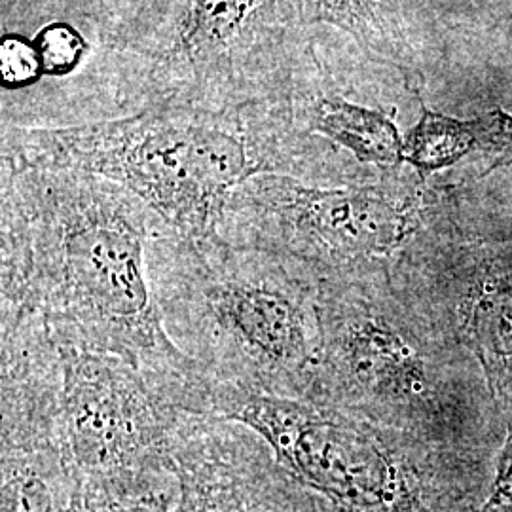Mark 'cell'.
Wrapping results in <instances>:
<instances>
[{"label":"cell","mask_w":512,"mask_h":512,"mask_svg":"<svg viewBox=\"0 0 512 512\" xmlns=\"http://www.w3.org/2000/svg\"><path fill=\"white\" fill-rule=\"evenodd\" d=\"M421 183L401 169L378 183L344 186L258 175L230 198L219 236L296 260L321 277L391 266L423 224Z\"/></svg>","instance_id":"obj_7"},{"label":"cell","mask_w":512,"mask_h":512,"mask_svg":"<svg viewBox=\"0 0 512 512\" xmlns=\"http://www.w3.org/2000/svg\"><path fill=\"white\" fill-rule=\"evenodd\" d=\"M0 512H76L80 476L57 423V349L42 336L0 340Z\"/></svg>","instance_id":"obj_10"},{"label":"cell","mask_w":512,"mask_h":512,"mask_svg":"<svg viewBox=\"0 0 512 512\" xmlns=\"http://www.w3.org/2000/svg\"><path fill=\"white\" fill-rule=\"evenodd\" d=\"M165 220L122 184L76 169L0 167V329L37 321L147 374L188 414L209 384L165 332L148 251Z\"/></svg>","instance_id":"obj_1"},{"label":"cell","mask_w":512,"mask_h":512,"mask_svg":"<svg viewBox=\"0 0 512 512\" xmlns=\"http://www.w3.org/2000/svg\"><path fill=\"white\" fill-rule=\"evenodd\" d=\"M0 167L76 169L122 184L190 241L219 236L226 205L258 175L338 186L340 148L293 120L287 99L226 109L150 107L67 128H0Z\"/></svg>","instance_id":"obj_2"},{"label":"cell","mask_w":512,"mask_h":512,"mask_svg":"<svg viewBox=\"0 0 512 512\" xmlns=\"http://www.w3.org/2000/svg\"><path fill=\"white\" fill-rule=\"evenodd\" d=\"M179 480L173 469L80 480L76 512H173Z\"/></svg>","instance_id":"obj_15"},{"label":"cell","mask_w":512,"mask_h":512,"mask_svg":"<svg viewBox=\"0 0 512 512\" xmlns=\"http://www.w3.org/2000/svg\"><path fill=\"white\" fill-rule=\"evenodd\" d=\"M48 332L59 435L80 480L173 469V439L188 412L128 361Z\"/></svg>","instance_id":"obj_8"},{"label":"cell","mask_w":512,"mask_h":512,"mask_svg":"<svg viewBox=\"0 0 512 512\" xmlns=\"http://www.w3.org/2000/svg\"><path fill=\"white\" fill-rule=\"evenodd\" d=\"M2 21L33 29L2 27L27 38L40 65L37 90L0 112L2 126L67 128L120 116L124 57L107 44L97 0H2Z\"/></svg>","instance_id":"obj_9"},{"label":"cell","mask_w":512,"mask_h":512,"mask_svg":"<svg viewBox=\"0 0 512 512\" xmlns=\"http://www.w3.org/2000/svg\"><path fill=\"white\" fill-rule=\"evenodd\" d=\"M287 105L300 128L346 150L357 164L374 165L382 173L403 167L404 137L395 120L334 90L311 37L294 67Z\"/></svg>","instance_id":"obj_12"},{"label":"cell","mask_w":512,"mask_h":512,"mask_svg":"<svg viewBox=\"0 0 512 512\" xmlns=\"http://www.w3.org/2000/svg\"><path fill=\"white\" fill-rule=\"evenodd\" d=\"M421 116L404 137V164L421 179L458 164L476 148L503 150L512 143V116L501 109L473 120H459L431 110L418 95Z\"/></svg>","instance_id":"obj_13"},{"label":"cell","mask_w":512,"mask_h":512,"mask_svg":"<svg viewBox=\"0 0 512 512\" xmlns=\"http://www.w3.org/2000/svg\"><path fill=\"white\" fill-rule=\"evenodd\" d=\"M148 270L169 338L209 387L304 401L321 353L319 283L308 266L164 228Z\"/></svg>","instance_id":"obj_3"},{"label":"cell","mask_w":512,"mask_h":512,"mask_svg":"<svg viewBox=\"0 0 512 512\" xmlns=\"http://www.w3.org/2000/svg\"><path fill=\"white\" fill-rule=\"evenodd\" d=\"M205 414L241 423L342 512H463L433 442L321 404L209 387Z\"/></svg>","instance_id":"obj_4"},{"label":"cell","mask_w":512,"mask_h":512,"mask_svg":"<svg viewBox=\"0 0 512 512\" xmlns=\"http://www.w3.org/2000/svg\"><path fill=\"white\" fill-rule=\"evenodd\" d=\"M478 512H512V431L499 452L492 486Z\"/></svg>","instance_id":"obj_18"},{"label":"cell","mask_w":512,"mask_h":512,"mask_svg":"<svg viewBox=\"0 0 512 512\" xmlns=\"http://www.w3.org/2000/svg\"><path fill=\"white\" fill-rule=\"evenodd\" d=\"M188 0H97L107 44L124 55L154 37Z\"/></svg>","instance_id":"obj_17"},{"label":"cell","mask_w":512,"mask_h":512,"mask_svg":"<svg viewBox=\"0 0 512 512\" xmlns=\"http://www.w3.org/2000/svg\"><path fill=\"white\" fill-rule=\"evenodd\" d=\"M308 27L330 25L348 33L365 52L403 65L401 37L385 23L378 0H304Z\"/></svg>","instance_id":"obj_16"},{"label":"cell","mask_w":512,"mask_h":512,"mask_svg":"<svg viewBox=\"0 0 512 512\" xmlns=\"http://www.w3.org/2000/svg\"><path fill=\"white\" fill-rule=\"evenodd\" d=\"M319 321L321 353L304 401L435 439L439 370L391 266L323 275Z\"/></svg>","instance_id":"obj_6"},{"label":"cell","mask_w":512,"mask_h":512,"mask_svg":"<svg viewBox=\"0 0 512 512\" xmlns=\"http://www.w3.org/2000/svg\"><path fill=\"white\" fill-rule=\"evenodd\" d=\"M173 512H342L293 475L253 429L186 414L171 448Z\"/></svg>","instance_id":"obj_11"},{"label":"cell","mask_w":512,"mask_h":512,"mask_svg":"<svg viewBox=\"0 0 512 512\" xmlns=\"http://www.w3.org/2000/svg\"><path fill=\"white\" fill-rule=\"evenodd\" d=\"M465 334L492 385H511L512 274L497 275L482 285L467 310Z\"/></svg>","instance_id":"obj_14"},{"label":"cell","mask_w":512,"mask_h":512,"mask_svg":"<svg viewBox=\"0 0 512 512\" xmlns=\"http://www.w3.org/2000/svg\"><path fill=\"white\" fill-rule=\"evenodd\" d=\"M310 37L304 0H188L124 54L120 116L287 99Z\"/></svg>","instance_id":"obj_5"}]
</instances>
